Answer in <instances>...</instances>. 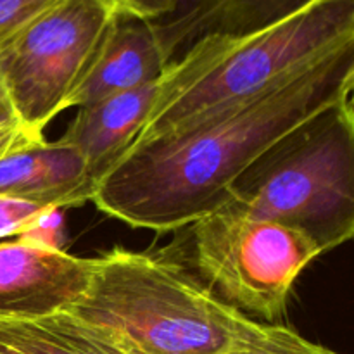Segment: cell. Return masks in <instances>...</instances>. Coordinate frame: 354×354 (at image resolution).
Here are the masks:
<instances>
[{
	"label": "cell",
	"mask_w": 354,
	"mask_h": 354,
	"mask_svg": "<svg viewBox=\"0 0 354 354\" xmlns=\"http://www.w3.org/2000/svg\"><path fill=\"white\" fill-rule=\"evenodd\" d=\"M228 206L289 227L327 252L354 239V104H330L270 145Z\"/></svg>",
	"instance_id": "277c9868"
},
{
	"label": "cell",
	"mask_w": 354,
	"mask_h": 354,
	"mask_svg": "<svg viewBox=\"0 0 354 354\" xmlns=\"http://www.w3.org/2000/svg\"><path fill=\"white\" fill-rule=\"evenodd\" d=\"M354 40L268 88L131 145L97 182L93 206L133 228L171 232L213 213L280 137L351 95Z\"/></svg>",
	"instance_id": "6da1fadb"
},
{
	"label": "cell",
	"mask_w": 354,
	"mask_h": 354,
	"mask_svg": "<svg viewBox=\"0 0 354 354\" xmlns=\"http://www.w3.org/2000/svg\"><path fill=\"white\" fill-rule=\"evenodd\" d=\"M0 341L23 354H144L114 332L68 311L37 320L0 318Z\"/></svg>",
	"instance_id": "7c38bea8"
},
{
	"label": "cell",
	"mask_w": 354,
	"mask_h": 354,
	"mask_svg": "<svg viewBox=\"0 0 354 354\" xmlns=\"http://www.w3.org/2000/svg\"><path fill=\"white\" fill-rule=\"evenodd\" d=\"M62 211L64 209H52L40 214L17 235V239L45 248L62 249Z\"/></svg>",
	"instance_id": "2e32d148"
},
{
	"label": "cell",
	"mask_w": 354,
	"mask_h": 354,
	"mask_svg": "<svg viewBox=\"0 0 354 354\" xmlns=\"http://www.w3.org/2000/svg\"><path fill=\"white\" fill-rule=\"evenodd\" d=\"M166 75L140 88L80 107L62 133L61 140L78 149L83 156L95 185L142 133L161 95Z\"/></svg>",
	"instance_id": "30bf717a"
},
{
	"label": "cell",
	"mask_w": 354,
	"mask_h": 354,
	"mask_svg": "<svg viewBox=\"0 0 354 354\" xmlns=\"http://www.w3.org/2000/svg\"><path fill=\"white\" fill-rule=\"evenodd\" d=\"M118 12L138 19L159 21L173 9V0H111Z\"/></svg>",
	"instance_id": "e0dca14e"
},
{
	"label": "cell",
	"mask_w": 354,
	"mask_h": 354,
	"mask_svg": "<svg viewBox=\"0 0 354 354\" xmlns=\"http://www.w3.org/2000/svg\"><path fill=\"white\" fill-rule=\"evenodd\" d=\"M354 40V0H308L266 26L211 35L171 62L137 142L268 88Z\"/></svg>",
	"instance_id": "7a4b0ae2"
},
{
	"label": "cell",
	"mask_w": 354,
	"mask_h": 354,
	"mask_svg": "<svg viewBox=\"0 0 354 354\" xmlns=\"http://www.w3.org/2000/svg\"><path fill=\"white\" fill-rule=\"evenodd\" d=\"M9 120H17V118L14 116L12 106H10V100L9 97H7L2 76H0V121H9Z\"/></svg>",
	"instance_id": "d6986e66"
},
{
	"label": "cell",
	"mask_w": 354,
	"mask_h": 354,
	"mask_svg": "<svg viewBox=\"0 0 354 354\" xmlns=\"http://www.w3.org/2000/svg\"><path fill=\"white\" fill-rule=\"evenodd\" d=\"M95 258L14 239L0 241V318L37 320L69 311L88 289Z\"/></svg>",
	"instance_id": "52a82bcc"
},
{
	"label": "cell",
	"mask_w": 354,
	"mask_h": 354,
	"mask_svg": "<svg viewBox=\"0 0 354 354\" xmlns=\"http://www.w3.org/2000/svg\"><path fill=\"white\" fill-rule=\"evenodd\" d=\"M223 354H337L325 346L315 344L292 328L273 324L270 330L251 344H242Z\"/></svg>",
	"instance_id": "4fadbf2b"
},
{
	"label": "cell",
	"mask_w": 354,
	"mask_h": 354,
	"mask_svg": "<svg viewBox=\"0 0 354 354\" xmlns=\"http://www.w3.org/2000/svg\"><path fill=\"white\" fill-rule=\"evenodd\" d=\"M0 354H23V353L17 351V349H14L12 346L6 344L3 341H0Z\"/></svg>",
	"instance_id": "ffe728a7"
},
{
	"label": "cell",
	"mask_w": 354,
	"mask_h": 354,
	"mask_svg": "<svg viewBox=\"0 0 354 354\" xmlns=\"http://www.w3.org/2000/svg\"><path fill=\"white\" fill-rule=\"evenodd\" d=\"M189 227L194 265L207 289L265 324H279L294 282L320 256L299 232L228 204Z\"/></svg>",
	"instance_id": "5b68a950"
},
{
	"label": "cell",
	"mask_w": 354,
	"mask_h": 354,
	"mask_svg": "<svg viewBox=\"0 0 354 354\" xmlns=\"http://www.w3.org/2000/svg\"><path fill=\"white\" fill-rule=\"evenodd\" d=\"M111 0H61L0 48V76L14 116L35 138L69 109L111 24Z\"/></svg>",
	"instance_id": "8992f818"
},
{
	"label": "cell",
	"mask_w": 354,
	"mask_h": 354,
	"mask_svg": "<svg viewBox=\"0 0 354 354\" xmlns=\"http://www.w3.org/2000/svg\"><path fill=\"white\" fill-rule=\"evenodd\" d=\"M68 313L144 354H223L273 325L225 304L176 263L121 248L97 256L88 289Z\"/></svg>",
	"instance_id": "3957f363"
},
{
	"label": "cell",
	"mask_w": 354,
	"mask_h": 354,
	"mask_svg": "<svg viewBox=\"0 0 354 354\" xmlns=\"http://www.w3.org/2000/svg\"><path fill=\"white\" fill-rule=\"evenodd\" d=\"M93 189L83 156L61 138L30 142L0 159V196L66 211L92 201Z\"/></svg>",
	"instance_id": "9c48e42d"
},
{
	"label": "cell",
	"mask_w": 354,
	"mask_h": 354,
	"mask_svg": "<svg viewBox=\"0 0 354 354\" xmlns=\"http://www.w3.org/2000/svg\"><path fill=\"white\" fill-rule=\"evenodd\" d=\"M154 23L118 14L69 107H85L161 80L171 66Z\"/></svg>",
	"instance_id": "ba28073f"
},
{
	"label": "cell",
	"mask_w": 354,
	"mask_h": 354,
	"mask_svg": "<svg viewBox=\"0 0 354 354\" xmlns=\"http://www.w3.org/2000/svg\"><path fill=\"white\" fill-rule=\"evenodd\" d=\"M35 140H41V138L31 137L17 120L0 121V159Z\"/></svg>",
	"instance_id": "ac0fdd59"
},
{
	"label": "cell",
	"mask_w": 354,
	"mask_h": 354,
	"mask_svg": "<svg viewBox=\"0 0 354 354\" xmlns=\"http://www.w3.org/2000/svg\"><path fill=\"white\" fill-rule=\"evenodd\" d=\"M308 0H173V9L154 21L159 38L175 61V52L190 48L211 35H242L292 12Z\"/></svg>",
	"instance_id": "8fae6325"
},
{
	"label": "cell",
	"mask_w": 354,
	"mask_h": 354,
	"mask_svg": "<svg viewBox=\"0 0 354 354\" xmlns=\"http://www.w3.org/2000/svg\"><path fill=\"white\" fill-rule=\"evenodd\" d=\"M52 209H59V207L17 199V197L0 196V241L7 237H17L31 221Z\"/></svg>",
	"instance_id": "9a60e30c"
},
{
	"label": "cell",
	"mask_w": 354,
	"mask_h": 354,
	"mask_svg": "<svg viewBox=\"0 0 354 354\" xmlns=\"http://www.w3.org/2000/svg\"><path fill=\"white\" fill-rule=\"evenodd\" d=\"M349 99H351V102L354 104V86H353V90H351V95H349Z\"/></svg>",
	"instance_id": "44dd1931"
},
{
	"label": "cell",
	"mask_w": 354,
	"mask_h": 354,
	"mask_svg": "<svg viewBox=\"0 0 354 354\" xmlns=\"http://www.w3.org/2000/svg\"><path fill=\"white\" fill-rule=\"evenodd\" d=\"M61 0H0V48Z\"/></svg>",
	"instance_id": "5bb4252c"
}]
</instances>
